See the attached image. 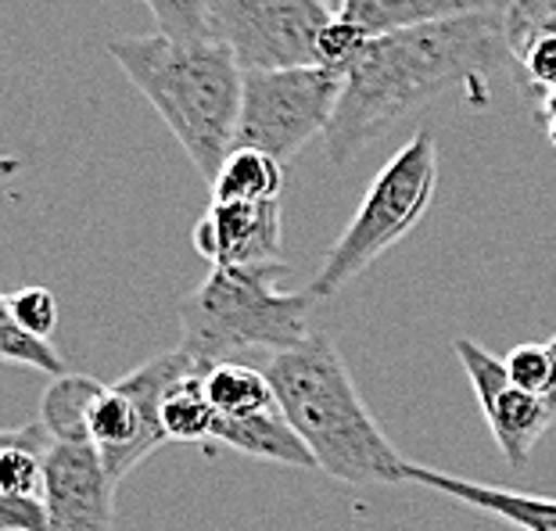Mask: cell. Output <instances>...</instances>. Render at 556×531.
I'll return each instance as SVG.
<instances>
[{
  "label": "cell",
  "mask_w": 556,
  "mask_h": 531,
  "mask_svg": "<svg viewBox=\"0 0 556 531\" xmlns=\"http://www.w3.org/2000/svg\"><path fill=\"white\" fill-rule=\"evenodd\" d=\"M506 65V8L374 37L341 79L338 109L324 134L330 165L345 169L406 115L456 87H478Z\"/></svg>",
  "instance_id": "cell-1"
},
{
  "label": "cell",
  "mask_w": 556,
  "mask_h": 531,
  "mask_svg": "<svg viewBox=\"0 0 556 531\" xmlns=\"http://www.w3.org/2000/svg\"><path fill=\"white\" fill-rule=\"evenodd\" d=\"M274 399L316 467L345 485H402L399 450L366 409L334 338L313 330L302 345L266 359Z\"/></svg>",
  "instance_id": "cell-2"
},
{
  "label": "cell",
  "mask_w": 556,
  "mask_h": 531,
  "mask_svg": "<svg viewBox=\"0 0 556 531\" xmlns=\"http://www.w3.org/2000/svg\"><path fill=\"white\" fill-rule=\"evenodd\" d=\"M109 54L162 115L194 169L212 180L238 134L244 87L238 58L219 40H176L165 33L115 37Z\"/></svg>",
  "instance_id": "cell-3"
},
{
  "label": "cell",
  "mask_w": 556,
  "mask_h": 531,
  "mask_svg": "<svg viewBox=\"0 0 556 531\" xmlns=\"http://www.w3.org/2000/svg\"><path fill=\"white\" fill-rule=\"evenodd\" d=\"M283 263L258 266H212L194 291H187L180 316V345L201 367L227 363L233 352L266 349L288 352L313 334L309 291L280 288Z\"/></svg>",
  "instance_id": "cell-4"
},
{
  "label": "cell",
  "mask_w": 556,
  "mask_h": 531,
  "mask_svg": "<svg viewBox=\"0 0 556 531\" xmlns=\"http://www.w3.org/2000/svg\"><path fill=\"white\" fill-rule=\"evenodd\" d=\"M438 187V144L428 129H417L402 151L384 162V169L366 187L356 216L338 233L324 255V266L305 288L313 299H334L345 291L363 269H370L388 248H395L402 238H409L413 227L428 216L431 198Z\"/></svg>",
  "instance_id": "cell-5"
},
{
  "label": "cell",
  "mask_w": 556,
  "mask_h": 531,
  "mask_svg": "<svg viewBox=\"0 0 556 531\" xmlns=\"http://www.w3.org/2000/svg\"><path fill=\"white\" fill-rule=\"evenodd\" d=\"M341 73L324 65L252 68L244 73L233 148L266 151L288 165L309 140L324 137L338 109Z\"/></svg>",
  "instance_id": "cell-6"
},
{
  "label": "cell",
  "mask_w": 556,
  "mask_h": 531,
  "mask_svg": "<svg viewBox=\"0 0 556 531\" xmlns=\"http://www.w3.org/2000/svg\"><path fill=\"white\" fill-rule=\"evenodd\" d=\"M191 370H208V367H201L184 349L162 352V356L123 374L115 384H104L98 399L90 403L87 439L98 450L104 470L115 478V485L137 464H144L159 445L169 442L159 417L162 392L169 388V381Z\"/></svg>",
  "instance_id": "cell-7"
},
{
  "label": "cell",
  "mask_w": 556,
  "mask_h": 531,
  "mask_svg": "<svg viewBox=\"0 0 556 531\" xmlns=\"http://www.w3.org/2000/svg\"><path fill=\"white\" fill-rule=\"evenodd\" d=\"M334 11V0H205L208 37L244 73L316 65V40Z\"/></svg>",
  "instance_id": "cell-8"
},
{
  "label": "cell",
  "mask_w": 556,
  "mask_h": 531,
  "mask_svg": "<svg viewBox=\"0 0 556 531\" xmlns=\"http://www.w3.org/2000/svg\"><path fill=\"white\" fill-rule=\"evenodd\" d=\"M453 349L470 377V388L478 395V406L495 439V450L506 456L510 467H525L539 439H546V431L556 423L546 399L514 384L503 359L492 356L475 338H456Z\"/></svg>",
  "instance_id": "cell-9"
},
{
  "label": "cell",
  "mask_w": 556,
  "mask_h": 531,
  "mask_svg": "<svg viewBox=\"0 0 556 531\" xmlns=\"http://www.w3.org/2000/svg\"><path fill=\"white\" fill-rule=\"evenodd\" d=\"M115 489L90 442L51 439L43 456V531H112Z\"/></svg>",
  "instance_id": "cell-10"
},
{
  "label": "cell",
  "mask_w": 556,
  "mask_h": 531,
  "mask_svg": "<svg viewBox=\"0 0 556 531\" xmlns=\"http://www.w3.org/2000/svg\"><path fill=\"white\" fill-rule=\"evenodd\" d=\"M194 252L208 266L283 263L280 202H212L194 223Z\"/></svg>",
  "instance_id": "cell-11"
},
{
  "label": "cell",
  "mask_w": 556,
  "mask_h": 531,
  "mask_svg": "<svg viewBox=\"0 0 556 531\" xmlns=\"http://www.w3.org/2000/svg\"><path fill=\"white\" fill-rule=\"evenodd\" d=\"M402 485H417V489H434L448 495V500L475 506L481 514H495L503 521H510L520 531H556V500L535 492H514L500 485H481V481H467L445 470L424 467L406 459L402 464Z\"/></svg>",
  "instance_id": "cell-12"
},
{
  "label": "cell",
  "mask_w": 556,
  "mask_h": 531,
  "mask_svg": "<svg viewBox=\"0 0 556 531\" xmlns=\"http://www.w3.org/2000/svg\"><path fill=\"white\" fill-rule=\"evenodd\" d=\"M510 0H338V15L356 22L366 37H384L395 29L428 26V22L503 11Z\"/></svg>",
  "instance_id": "cell-13"
},
{
  "label": "cell",
  "mask_w": 556,
  "mask_h": 531,
  "mask_svg": "<svg viewBox=\"0 0 556 531\" xmlns=\"http://www.w3.org/2000/svg\"><path fill=\"white\" fill-rule=\"evenodd\" d=\"M212 439L252 459H263V464L316 470L313 453L305 450V442L294 434L291 423L283 420L280 406L252 413V417H238V420H216V434H212Z\"/></svg>",
  "instance_id": "cell-14"
},
{
  "label": "cell",
  "mask_w": 556,
  "mask_h": 531,
  "mask_svg": "<svg viewBox=\"0 0 556 531\" xmlns=\"http://www.w3.org/2000/svg\"><path fill=\"white\" fill-rule=\"evenodd\" d=\"M283 169L288 165L269 159L255 148H230V155L212 176V202H280Z\"/></svg>",
  "instance_id": "cell-15"
},
{
  "label": "cell",
  "mask_w": 556,
  "mask_h": 531,
  "mask_svg": "<svg viewBox=\"0 0 556 531\" xmlns=\"http://www.w3.org/2000/svg\"><path fill=\"white\" fill-rule=\"evenodd\" d=\"M205 374L208 370H191L169 381L162 392L159 417L169 442H208L216 434L219 413L212 409V399L205 392Z\"/></svg>",
  "instance_id": "cell-16"
},
{
  "label": "cell",
  "mask_w": 556,
  "mask_h": 531,
  "mask_svg": "<svg viewBox=\"0 0 556 531\" xmlns=\"http://www.w3.org/2000/svg\"><path fill=\"white\" fill-rule=\"evenodd\" d=\"M104 381L90 374H58L51 377L47 392L40 399V423L51 439L62 442H90L87 439V413L90 403L98 399Z\"/></svg>",
  "instance_id": "cell-17"
},
{
  "label": "cell",
  "mask_w": 556,
  "mask_h": 531,
  "mask_svg": "<svg viewBox=\"0 0 556 531\" xmlns=\"http://www.w3.org/2000/svg\"><path fill=\"white\" fill-rule=\"evenodd\" d=\"M205 392L212 399V409L219 413V420L252 417V413L277 406L266 370H255V367H248V363H233V359L208 367Z\"/></svg>",
  "instance_id": "cell-18"
},
{
  "label": "cell",
  "mask_w": 556,
  "mask_h": 531,
  "mask_svg": "<svg viewBox=\"0 0 556 531\" xmlns=\"http://www.w3.org/2000/svg\"><path fill=\"white\" fill-rule=\"evenodd\" d=\"M0 363H11V367H29L43 377H58L65 374V359L58 356V349L47 338L29 334L26 327L18 324L11 302L0 294Z\"/></svg>",
  "instance_id": "cell-19"
},
{
  "label": "cell",
  "mask_w": 556,
  "mask_h": 531,
  "mask_svg": "<svg viewBox=\"0 0 556 531\" xmlns=\"http://www.w3.org/2000/svg\"><path fill=\"white\" fill-rule=\"evenodd\" d=\"M374 37H366V33L356 26V22H349V18H341L338 11H334V18L327 22L324 33H319V40H316V65H324V68H334V73L345 76L349 73V65L356 62L359 51L366 43H370Z\"/></svg>",
  "instance_id": "cell-20"
},
{
  "label": "cell",
  "mask_w": 556,
  "mask_h": 531,
  "mask_svg": "<svg viewBox=\"0 0 556 531\" xmlns=\"http://www.w3.org/2000/svg\"><path fill=\"white\" fill-rule=\"evenodd\" d=\"M151 15L159 22V33L176 40H212L208 37V18H205V0H144Z\"/></svg>",
  "instance_id": "cell-21"
},
{
  "label": "cell",
  "mask_w": 556,
  "mask_h": 531,
  "mask_svg": "<svg viewBox=\"0 0 556 531\" xmlns=\"http://www.w3.org/2000/svg\"><path fill=\"white\" fill-rule=\"evenodd\" d=\"M503 367H506V374H510V381L525 388V392L542 395V399L549 395L556 370H553V356H549L546 345H535V341H528V345H514L510 352H506Z\"/></svg>",
  "instance_id": "cell-22"
},
{
  "label": "cell",
  "mask_w": 556,
  "mask_h": 531,
  "mask_svg": "<svg viewBox=\"0 0 556 531\" xmlns=\"http://www.w3.org/2000/svg\"><path fill=\"white\" fill-rule=\"evenodd\" d=\"M8 302H11V309H15L18 324L26 327L29 334L51 341L54 327H58V302H54L51 291L47 288H22V291L11 294Z\"/></svg>",
  "instance_id": "cell-23"
},
{
  "label": "cell",
  "mask_w": 556,
  "mask_h": 531,
  "mask_svg": "<svg viewBox=\"0 0 556 531\" xmlns=\"http://www.w3.org/2000/svg\"><path fill=\"white\" fill-rule=\"evenodd\" d=\"M47 506L40 495H8L0 492V531H43Z\"/></svg>",
  "instance_id": "cell-24"
},
{
  "label": "cell",
  "mask_w": 556,
  "mask_h": 531,
  "mask_svg": "<svg viewBox=\"0 0 556 531\" xmlns=\"http://www.w3.org/2000/svg\"><path fill=\"white\" fill-rule=\"evenodd\" d=\"M546 349H549V356H553V370H556V334L546 341ZM546 406H549L553 420H556V377H553V388H549V395H546Z\"/></svg>",
  "instance_id": "cell-25"
},
{
  "label": "cell",
  "mask_w": 556,
  "mask_h": 531,
  "mask_svg": "<svg viewBox=\"0 0 556 531\" xmlns=\"http://www.w3.org/2000/svg\"><path fill=\"white\" fill-rule=\"evenodd\" d=\"M18 428H22V423H18ZM18 428H0V450H4V445H8L11 439H15Z\"/></svg>",
  "instance_id": "cell-26"
},
{
  "label": "cell",
  "mask_w": 556,
  "mask_h": 531,
  "mask_svg": "<svg viewBox=\"0 0 556 531\" xmlns=\"http://www.w3.org/2000/svg\"><path fill=\"white\" fill-rule=\"evenodd\" d=\"M334 8H338V0H334Z\"/></svg>",
  "instance_id": "cell-27"
}]
</instances>
